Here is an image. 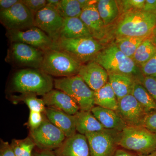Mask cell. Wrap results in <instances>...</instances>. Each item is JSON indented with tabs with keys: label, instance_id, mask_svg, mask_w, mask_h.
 Here are the masks:
<instances>
[{
	"label": "cell",
	"instance_id": "obj_1",
	"mask_svg": "<svg viewBox=\"0 0 156 156\" xmlns=\"http://www.w3.org/2000/svg\"><path fill=\"white\" fill-rule=\"evenodd\" d=\"M92 61L101 66L108 74H121L129 76L142 83L144 76L132 58L119 49L115 43L109 45L98 53Z\"/></svg>",
	"mask_w": 156,
	"mask_h": 156
},
{
	"label": "cell",
	"instance_id": "obj_2",
	"mask_svg": "<svg viewBox=\"0 0 156 156\" xmlns=\"http://www.w3.org/2000/svg\"><path fill=\"white\" fill-rule=\"evenodd\" d=\"M156 27V11L133 10L123 14L115 27L119 37H151Z\"/></svg>",
	"mask_w": 156,
	"mask_h": 156
},
{
	"label": "cell",
	"instance_id": "obj_3",
	"mask_svg": "<svg viewBox=\"0 0 156 156\" xmlns=\"http://www.w3.org/2000/svg\"><path fill=\"white\" fill-rule=\"evenodd\" d=\"M11 86L14 92L44 96L53 90L54 80L41 69H25L14 74Z\"/></svg>",
	"mask_w": 156,
	"mask_h": 156
},
{
	"label": "cell",
	"instance_id": "obj_4",
	"mask_svg": "<svg viewBox=\"0 0 156 156\" xmlns=\"http://www.w3.org/2000/svg\"><path fill=\"white\" fill-rule=\"evenodd\" d=\"M105 48L103 43L92 37L58 39L53 41L50 49L60 50L70 55L82 64L92 61Z\"/></svg>",
	"mask_w": 156,
	"mask_h": 156
},
{
	"label": "cell",
	"instance_id": "obj_5",
	"mask_svg": "<svg viewBox=\"0 0 156 156\" xmlns=\"http://www.w3.org/2000/svg\"><path fill=\"white\" fill-rule=\"evenodd\" d=\"M119 146L138 154L152 153L156 150V133L144 126L127 127L121 132Z\"/></svg>",
	"mask_w": 156,
	"mask_h": 156
},
{
	"label": "cell",
	"instance_id": "obj_6",
	"mask_svg": "<svg viewBox=\"0 0 156 156\" xmlns=\"http://www.w3.org/2000/svg\"><path fill=\"white\" fill-rule=\"evenodd\" d=\"M54 87L70 96L77 104L80 110L91 111L95 106V91L79 75L55 79Z\"/></svg>",
	"mask_w": 156,
	"mask_h": 156
},
{
	"label": "cell",
	"instance_id": "obj_7",
	"mask_svg": "<svg viewBox=\"0 0 156 156\" xmlns=\"http://www.w3.org/2000/svg\"><path fill=\"white\" fill-rule=\"evenodd\" d=\"M82 64L63 51L49 49L44 51L40 69L51 76L68 77L78 75Z\"/></svg>",
	"mask_w": 156,
	"mask_h": 156
},
{
	"label": "cell",
	"instance_id": "obj_8",
	"mask_svg": "<svg viewBox=\"0 0 156 156\" xmlns=\"http://www.w3.org/2000/svg\"><path fill=\"white\" fill-rule=\"evenodd\" d=\"M121 132L105 129L88 133L90 156H112L119 146Z\"/></svg>",
	"mask_w": 156,
	"mask_h": 156
},
{
	"label": "cell",
	"instance_id": "obj_9",
	"mask_svg": "<svg viewBox=\"0 0 156 156\" xmlns=\"http://www.w3.org/2000/svg\"><path fill=\"white\" fill-rule=\"evenodd\" d=\"M44 51L22 43H11L7 58L9 62L23 67L40 69Z\"/></svg>",
	"mask_w": 156,
	"mask_h": 156
},
{
	"label": "cell",
	"instance_id": "obj_10",
	"mask_svg": "<svg viewBox=\"0 0 156 156\" xmlns=\"http://www.w3.org/2000/svg\"><path fill=\"white\" fill-rule=\"evenodd\" d=\"M31 137L40 150H55L66 138L64 133L50 122L45 115L44 119L38 128L30 130Z\"/></svg>",
	"mask_w": 156,
	"mask_h": 156
},
{
	"label": "cell",
	"instance_id": "obj_11",
	"mask_svg": "<svg viewBox=\"0 0 156 156\" xmlns=\"http://www.w3.org/2000/svg\"><path fill=\"white\" fill-rule=\"evenodd\" d=\"M34 17L21 0L11 9L0 12L1 23L7 30H23L34 27Z\"/></svg>",
	"mask_w": 156,
	"mask_h": 156
},
{
	"label": "cell",
	"instance_id": "obj_12",
	"mask_svg": "<svg viewBox=\"0 0 156 156\" xmlns=\"http://www.w3.org/2000/svg\"><path fill=\"white\" fill-rule=\"evenodd\" d=\"M116 112L127 127L144 126L148 114L131 94L118 100Z\"/></svg>",
	"mask_w": 156,
	"mask_h": 156
},
{
	"label": "cell",
	"instance_id": "obj_13",
	"mask_svg": "<svg viewBox=\"0 0 156 156\" xmlns=\"http://www.w3.org/2000/svg\"><path fill=\"white\" fill-rule=\"evenodd\" d=\"M6 36L11 43H23L44 51L50 49L53 44L52 39L36 27L23 30H7Z\"/></svg>",
	"mask_w": 156,
	"mask_h": 156
},
{
	"label": "cell",
	"instance_id": "obj_14",
	"mask_svg": "<svg viewBox=\"0 0 156 156\" xmlns=\"http://www.w3.org/2000/svg\"><path fill=\"white\" fill-rule=\"evenodd\" d=\"M64 20L56 7L47 5L35 15L34 25L53 40L61 29Z\"/></svg>",
	"mask_w": 156,
	"mask_h": 156
},
{
	"label": "cell",
	"instance_id": "obj_15",
	"mask_svg": "<svg viewBox=\"0 0 156 156\" xmlns=\"http://www.w3.org/2000/svg\"><path fill=\"white\" fill-rule=\"evenodd\" d=\"M78 75L95 92L102 88L108 82L107 72L94 61L82 64Z\"/></svg>",
	"mask_w": 156,
	"mask_h": 156
},
{
	"label": "cell",
	"instance_id": "obj_16",
	"mask_svg": "<svg viewBox=\"0 0 156 156\" xmlns=\"http://www.w3.org/2000/svg\"><path fill=\"white\" fill-rule=\"evenodd\" d=\"M96 4L83 9L80 18L89 29L92 37L103 43L107 36V30L98 11Z\"/></svg>",
	"mask_w": 156,
	"mask_h": 156
},
{
	"label": "cell",
	"instance_id": "obj_17",
	"mask_svg": "<svg viewBox=\"0 0 156 156\" xmlns=\"http://www.w3.org/2000/svg\"><path fill=\"white\" fill-rule=\"evenodd\" d=\"M53 151L56 156H90L87 137L79 133L66 138Z\"/></svg>",
	"mask_w": 156,
	"mask_h": 156
},
{
	"label": "cell",
	"instance_id": "obj_18",
	"mask_svg": "<svg viewBox=\"0 0 156 156\" xmlns=\"http://www.w3.org/2000/svg\"><path fill=\"white\" fill-rule=\"evenodd\" d=\"M42 99L48 107L56 109L74 115L80 110L76 102L63 91L53 89L43 96Z\"/></svg>",
	"mask_w": 156,
	"mask_h": 156
},
{
	"label": "cell",
	"instance_id": "obj_19",
	"mask_svg": "<svg viewBox=\"0 0 156 156\" xmlns=\"http://www.w3.org/2000/svg\"><path fill=\"white\" fill-rule=\"evenodd\" d=\"M44 114L50 122L64 133L66 138L76 134L75 120L74 115L48 107H46Z\"/></svg>",
	"mask_w": 156,
	"mask_h": 156
},
{
	"label": "cell",
	"instance_id": "obj_20",
	"mask_svg": "<svg viewBox=\"0 0 156 156\" xmlns=\"http://www.w3.org/2000/svg\"><path fill=\"white\" fill-rule=\"evenodd\" d=\"M92 37L85 23L80 17L64 19L63 24L53 41L58 39H75Z\"/></svg>",
	"mask_w": 156,
	"mask_h": 156
},
{
	"label": "cell",
	"instance_id": "obj_21",
	"mask_svg": "<svg viewBox=\"0 0 156 156\" xmlns=\"http://www.w3.org/2000/svg\"><path fill=\"white\" fill-rule=\"evenodd\" d=\"M91 112L105 129L122 132L127 127L115 111L95 106Z\"/></svg>",
	"mask_w": 156,
	"mask_h": 156
},
{
	"label": "cell",
	"instance_id": "obj_22",
	"mask_svg": "<svg viewBox=\"0 0 156 156\" xmlns=\"http://www.w3.org/2000/svg\"><path fill=\"white\" fill-rule=\"evenodd\" d=\"M76 130L79 134L85 135L88 133L104 130L103 126L91 111L80 110L74 115Z\"/></svg>",
	"mask_w": 156,
	"mask_h": 156
},
{
	"label": "cell",
	"instance_id": "obj_23",
	"mask_svg": "<svg viewBox=\"0 0 156 156\" xmlns=\"http://www.w3.org/2000/svg\"><path fill=\"white\" fill-rule=\"evenodd\" d=\"M136 81L129 76L121 74L108 75V83L113 90L118 100L131 95Z\"/></svg>",
	"mask_w": 156,
	"mask_h": 156
},
{
	"label": "cell",
	"instance_id": "obj_24",
	"mask_svg": "<svg viewBox=\"0 0 156 156\" xmlns=\"http://www.w3.org/2000/svg\"><path fill=\"white\" fill-rule=\"evenodd\" d=\"M95 106L117 110L118 100L109 83L95 92Z\"/></svg>",
	"mask_w": 156,
	"mask_h": 156
},
{
	"label": "cell",
	"instance_id": "obj_25",
	"mask_svg": "<svg viewBox=\"0 0 156 156\" xmlns=\"http://www.w3.org/2000/svg\"><path fill=\"white\" fill-rule=\"evenodd\" d=\"M96 6L105 26L112 23L119 15L120 9L116 1L99 0Z\"/></svg>",
	"mask_w": 156,
	"mask_h": 156
},
{
	"label": "cell",
	"instance_id": "obj_26",
	"mask_svg": "<svg viewBox=\"0 0 156 156\" xmlns=\"http://www.w3.org/2000/svg\"><path fill=\"white\" fill-rule=\"evenodd\" d=\"M131 95L143 107L147 113L156 111V101L141 83L138 82L135 83Z\"/></svg>",
	"mask_w": 156,
	"mask_h": 156
},
{
	"label": "cell",
	"instance_id": "obj_27",
	"mask_svg": "<svg viewBox=\"0 0 156 156\" xmlns=\"http://www.w3.org/2000/svg\"><path fill=\"white\" fill-rule=\"evenodd\" d=\"M156 54V47L150 37L140 44L134 53L132 59L140 68Z\"/></svg>",
	"mask_w": 156,
	"mask_h": 156
},
{
	"label": "cell",
	"instance_id": "obj_28",
	"mask_svg": "<svg viewBox=\"0 0 156 156\" xmlns=\"http://www.w3.org/2000/svg\"><path fill=\"white\" fill-rule=\"evenodd\" d=\"M147 38L148 37H119L116 38L115 43L123 53L128 57L132 58L136 49L142 42Z\"/></svg>",
	"mask_w": 156,
	"mask_h": 156
},
{
	"label": "cell",
	"instance_id": "obj_29",
	"mask_svg": "<svg viewBox=\"0 0 156 156\" xmlns=\"http://www.w3.org/2000/svg\"><path fill=\"white\" fill-rule=\"evenodd\" d=\"M56 8L64 19L80 17L83 11L78 0H60Z\"/></svg>",
	"mask_w": 156,
	"mask_h": 156
},
{
	"label": "cell",
	"instance_id": "obj_30",
	"mask_svg": "<svg viewBox=\"0 0 156 156\" xmlns=\"http://www.w3.org/2000/svg\"><path fill=\"white\" fill-rule=\"evenodd\" d=\"M11 147L16 156H33L32 152L36 146L31 137L21 140L13 139Z\"/></svg>",
	"mask_w": 156,
	"mask_h": 156
},
{
	"label": "cell",
	"instance_id": "obj_31",
	"mask_svg": "<svg viewBox=\"0 0 156 156\" xmlns=\"http://www.w3.org/2000/svg\"><path fill=\"white\" fill-rule=\"evenodd\" d=\"M37 95L31 93H23L20 95L15 96V100L21 101L27 105L30 111L40 112L44 113L46 105L43 99L37 97Z\"/></svg>",
	"mask_w": 156,
	"mask_h": 156
},
{
	"label": "cell",
	"instance_id": "obj_32",
	"mask_svg": "<svg viewBox=\"0 0 156 156\" xmlns=\"http://www.w3.org/2000/svg\"><path fill=\"white\" fill-rule=\"evenodd\" d=\"M146 0H124L117 1L123 14L133 10H143Z\"/></svg>",
	"mask_w": 156,
	"mask_h": 156
},
{
	"label": "cell",
	"instance_id": "obj_33",
	"mask_svg": "<svg viewBox=\"0 0 156 156\" xmlns=\"http://www.w3.org/2000/svg\"><path fill=\"white\" fill-rule=\"evenodd\" d=\"M144 76L156 77V54L140 67Z\"/></svg>",
	"mask_w": 156,
	"mask_h": 156
},
{
	"label": "cell",
	"instance_id": "obj_34",
	"mask_svg": "<svg viewBox=\"0 0 156 156\" xmlns=\"http://www.w3.org/2000/svg\"><path fill=\"white\" fill-rule=\"evenodd\" d=\"M34 16L47 5V0H21Z\"/></svg>",
	"mask_w": 156,
	"mask_h": 156
},
{
	"label": "cell",
	"instance_id": "obj_35",
	"mask_svg": "<svg viewBox=\"0 0 156 156\" xmlns=\"http://www.w3.org/2000/svg\"><path fill=\"white\" fill-rule=\"evenodd\" d=\"M45 115L40 112L30 111L29 117L28 124L30 130L38 128L41 125L44 119Z\"/></svg>",
	"mask_w": 156,
	"mask_h": 156
},
{
	"label": "cell",
	"instance_id": "obj_36",
	"mask_svg": "<svg viewBox=\"0 0 156 156\" xmlns=\"http://www.w3.org/2000/svg\"><path fill=\"white\" fill-rule=\"evenodd\" d=\"M142 84L156 101V77L144 76Z\"/></svg>",
	"mask_w": 156,
	"mask_h": 156
},
{
	"label": "cell",
	"instance_id": "obj_37",
	"mask_svg": "<svg viewBox=\"0 0 156 156\" xmlns=\"http://www.w3.org/2000/svg\"><path fill=\"white\" fill-rule=\"evenodd\" d=\"M144 126L152 132L156 133V111L147 114Z\"/></svg>",
	"mask_w": 156,
	"mask_h": 156
},
{
	"label": "cell",
	"instance_id": "obj_38",
	"mask_svg": "<svg viewBox=\"0 0 156 156\" xmlns=\"http://www.w3.org/2000/svg\"><path fill=\"white\" fill-rule=\"evenodd\" d=\"M0 156H16L11 144L8 142L1 140Z\"/></svg>",
	"mask_w": 156,
	"mask_h": 156
},
{
	"label": "cell",
	"instance_id": "obj_39",
	"mask_svg": "<svg viewBox=\"0 0 156 156\" xmlns=\"http://www.w3.org/2000/svg\"><path fill=\"white\" fill-rule=\"evenodd\" d=\"M20 0H1L0 10L5 11L11 9L13 6L19 2Z\"/></svg>",
	"mask_w": 156,
	"mask_h": 156
},
{
	"label": "cell",
	"instance_id": "obj_40",
	"mask_svg": "<svg viewBox=\"0 0 156 156\" xmlns=\"http://www.w3.org/2000/svg\"><path fill=\"white\" fill-rule=\"evenodd\" d=\"M112 156H138V154L125 149L118 148Z\"/></svg>",
	"mask_w": 156,
	"mask_h": 156
},
{
	"label": "cell",
	"instance_id": "obj_41",
	"mask_svg": "<svg viewBox=\"0 0 156 156\" xmlns=\"http://www.w3.org/2000/svg\"><path fill=\"white\" fill-rule=\"evenodd\" d=\"M143 10L146 11H156V0H146Z\"/></svg>",
	"mask_w": 156,
	"mask_h": 156
},
{
	"label": "cell",
	"instance_id": "obj_42",
	"mask_svg": "<svg viewBox=\"0 0 156 156\" xmlns=\"http://www.w3.org/2000/svg\"><path fill=\"white\" fill-rule=\"evenodd\" d=\"M33 156H56L53 151L41 150L33 154Z\"/></svg>",
	"mask_w": 156,
	"mask_h": 156
},
{
	"label": "cell",
	"instance_id": "obj_43",
	"mask_svg": "<svg viewBox=\"0 0 156 156\" xmlns=\"http://www.w3.org/2000/svg\"><path fill=\"white\" fill-rule=\"evenodd\" d=\"M78 1L80 3L81 8L83 10L90 5L96 4L98 2V1H90V0H78Z\"/></svg>",
	"mask_w": 156,
	"mask_h": 156
},
{
	"label": "cell",
	"instance_id": "obj_44",
	"mask_svg": "<svg viewBox=\"0 0 156 156\" xmlns=\"http://www.w3.org/2000/svg\"><path fill=\"white\" fill-rule=\"evenodd\" d=\"M60 0H47V5L54 6L57 8L60 2Z\"/></svg>",
	"mask_w": 156,
	"mask_h": 156
},
{
	"label": "cell",
	"instance_id": "obj_45",
	"mask_svg": "<svg viewBox=\"0 0 156 156\" xmlns=\"http://www.w3.org/2000/svg\"><path fill=\"white\" fill-rule=\"evenodd\" d=\"M150 38L156 47V37L151 35L150 37Z\"/></svg>",
	"mask_w": 156,
	"mask_h": 156
},
{
	"label": "cell",
	"instance_id": "obj_46",
	"mask_svg": "<svg viewBox=\"0 0 156 156\" xmlns=\"http://www.w3.org/2000/svg\"><path fill=\"white\" fill-rule=\"evenodd\" d=\"M138 156H156V153L155 152H155H154L152 153L148 154H146V155L138 154Z\"/></svg>",
	"mask_w": 156,
	"mask_h": 156
},
{
	"label": "cell",
	"instance_id": "obj_47",
	"mask_svg": "<svg viewBox=\"0 0 156 156\" xmlns=\"http://www.w3.org/2000/svg\"><path fill=\"white\" fill-rule=\"evenodd\" d=\"M153 35L155 36L156 37V27L154 30L153 31L152 34Z\"/></svg>",
	"mask_w": 156,
	"mask_h": 156
},
{
	"label": "cell",
	"instance_id": "obj_48",
	"mask_svg": "<svg viewBox=\"0 0 156 156\" xmlns=\"http://www.w3.org/2000/svg\"><path fill=\"white\" fill-rule=\"evenodd\" d=\"M155 152L156 153V151H155Z\"/></svg>",
	"mask_w": 156,
	"mask_h": 156
}]
</instances>
